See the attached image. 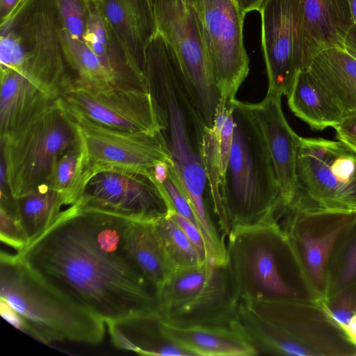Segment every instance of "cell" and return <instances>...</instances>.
Returning <instances> with one entry per match:
<instances>
[{"label":"cell","mask_w":356,"mask_h":356,"mask_svg":"<svg viewBox=\"0 0 356 356\" xmlns=\"http://www.w3.org/2000/svg\"><path fill=\"white\" fill-rule=\"evenodd\" d=\"M144 72L173 167L187 194L201 196L207 189L202 159L207 126L176 51L159 31L146 49Z\"/></svg>","instance_id":"obj_2"},{"label":"cell","mask_w":356,"mask_h":356,"mask_svg":"<svg viewBox=\"0 0 356 356\" xmlns=\"http://www.w3.org/2000/svg\"><path fill=\"white\" fill-rule=\"evenodd\" d=\"M234 130L221 200L229 232L277 222L279 184L265 140L247 103L233 99Z\"/></svg>","instance_id":"obj_3"},{"label":"cell","mask_w":356,"mask_h":356,"mask_svg":"<svg viewBox=\"0 0 356 356\" xmlns=\"http://www.w3.org/2000/svg\"><path fill=\"white\" fill-rule=\"evenodd\" d=\"M61 25L72 36L83 40L86 29V0H55Z\"/></svg>","instance_id":"obj_34"},{"label":"cell","mask_w":356,"mask_h":356,"mask_svg":"<svg viewBox=\"0 0 356 356\" xmlns=\"http://www.w3.org/2000/svg\"><path fill=\"white\" fill-rule=\"evenodd\" d=\"M297 178L296 195L282 215L356 213V155L339 141L300 137Z\"/></svg>","instance_id":"obj_9"},{"label":"cell","mask_w":356,"mask_h":356,"mask_svg":"<svg viewBox=\"0 0 356 356\" xmlns=\"http://www.w3.org/2000/svg\"><path fill=\"white\" fill-rule=\"evenodd\" d=\"M281 95L267 93L259 103H247L249 111L265 140L275 170L280 193L277 216L291 204L298 191L297 156L299 136L286 121Z\"/></svg>","instance_id":"obj_18"},{"label":"cell","mask_w":356,"mask_h":356,"mask_svg":"<svg viewBox=\"0 0 356 356\" xmlns=\"http://www.w3.org/2000/svg\"><path fill=\"white\" fill-rule=\"evenodd\" d=\"M162 185L173 211L191 220L200 229L196 215L187 197L182 181L173 165L170 167L168 176Z\"/></svg>","instance_id":"obj_35"},{"label":"cell","mask_w":356,"mask_h":356,"mask_svg":"<svg viewBox=\"0 0 356 356\" xmlns=\"http://www.w3.org/2000/svg\"><path fill=\"white\" fill-rule=\"evenodd\" d=\"M54 100L25 76L14 70H1V140L18 130Z\"/></svg>","instance_id":"obj_22"},{"label":"cell","mask_w":356,"mask_h":356,"mask_svg":"<svg viewBox=\"0 0 356 356\" xmlns=\"http://www.w3.org/2000/svg\"><path fill=\"white\" fill-rule=\"evenodd\" d=\"M163 334L192 355L252 356L255 350L236 328L210 325L175 326L161 321Z\"/></svg>","instance_id":"obj_21"},{"label":"cell","mask_w":356,"mask_h":356,"mask_svg":"<svg viewBox=\"0 0 356 356\" xmlns=\"http://www.w3.org/2000/svg\"><path fill=\"white\" fill-rule=\"evenodd\" d=\"M154 225L175 270L206 262L170 212L154 222Z\"/></svg>","instance_id":"obj_32"},{"label":"cell","mask_w":356,"mask_h":356,"mask_svg":"<svg viewBox=\"0 0 356 356\" xmlns=\"http://www.w3.org/2000/svg\"><path fill=\"white\" fill-rule=\"evenodd\" d=\"M159 312L105 322L113 344L140 355L188 356L192 354L168 339L161 328Z\"/></svg>","instance_id":"obj_23"},{"label":"cell","mask_w":356,"mask_h":356,"mask_svg":"<svg viewBox=\"0 0 356 356\" xmlns=\"http://www.w3.org/2000/svg\"><path fill=\"white\" fill-rule=\"evenodd\" d=\"M170 214L182 229L186 237L197 249L202 258L207 262V248L203 235L197 225L175 211Z\"/></svg>","instance_id":"obj_37"},{"label":"cell","mask_w":356,"mask_h":356,"mask_svg":"<svg viewBox=\"0 0 356 356\" xmlns=\"http://www.w3.org/2000/svg\"><path fill=\"white\" fill-rule=\"evenodd\" d=\"M63 205V196L47 184L16 199L18 219L29 243L54 223Z\"/></svg>","instance_id":"obj_28"},{"label":"cell","mask_w":356,"mask_h":356,"mask_svg":"<svg viewBox=\"0 0 356 356\" xmlns=\"http://www.w3.org/2000/svg\"><path fill=\"white\" fill-rule=\"evenodd\" d=\"M80 143L76 124L60 98L1 140L5 179L15 200L46 184L57 159Z\"/></svg>","instance_id":"obj_7"},{"label":"cell","mask_w":356,"mask_h":356,"mask_svg":"<svg viewBox=\"0 0 356 356\" xmlns=\"http://www.w3.org/2000/svg\"><path fill=\"white\" fill-rule=\"evenodd\" d=\"M124 242L134 261L158 291L175 269L154 222L133 220L125 232Z\"/></svg>","instance_id":"obj_27"},{"label":"cell","mask_w":356,"mask_h":356,"mask_svg":"<svg viewBox=\"0 0 356 356\" xmlns=\"http://www.w3.org/2000/svg\"><path fill=\"white\" fill-rule=\"evenodd\" d=\"M291 111L315 130L334 127L343 112L307 70L296 74L286 95Z\"/></svg>","instance_id":"obj_26"},{"label":"cell","mask_w":356,"mask_h":356,"mask_svg":"<svg viewBox=\"0 0 356 356\" xmlns=\"http://www.w3.org/2000/svg\"><path fill=\"white\" fill-rule=\"evenodd\" d=\"M133 72L146 81V49L157 30L151 0H98Z\"/></svg>","instance_id":"obj_19"},{"label":"cell","mask_w":356,"mask_h":356,"mask_svg":"<svg viewBox=\"0 0 356 356\" xmlns=\"http://www.w3.org/2000/svg\"><path fill=\"white\" fill-rule=\"evenodd\" d=\"M60 38L67 64L79 83L96 88L115 86L111 75L84 40L74 38L63 26Z\"/></svg>","instance_id":"obj_29"},{"label":"cell","mask_w":356,"mask_h":356,"mask_svg":"<svg viewBox=\"0 0 356 356\" xmlns=\"http://www.w3.org/2000/svg\"><path fill=\"white\" fill-rule=\"evenodd\" d=\"M0 313L8 323L22 332H24V323L19 314L6 301L0 299Z\"/></svg>","instance_id":"obj_39"},{"label":"cell","mask_w":356,"mask_h":356,"mask_svg":"<svg viewBox=\"0 0 356 356\" xmlns=\"http://www.w3.org/2000/svg\"><path fill=\"white\" fill-rule=\"evenodd\" d=\"M158 31L172 44L206 125L211 127L220 96L206 56L196 13L186 0H152Z\"/></svg>","instance_id":"obj_14"},{"label":"cell","mask_w":356,"mask_h":356,"mask_svg":"<svg viewBox=\"0 0 356 356\" xmlns=\"http://www.w3.org/2000/svg\"><path fill=\"white\" fill-rule=\"evenodd\" d=\"M21 0H0L1 20L5 19Z\"/></svg>","instance_id":"obj_42"},{"label":"cell","mask_w":356,"mask_h":356,"mask_svg":"<svg viewBox=\"0 0 356 356\" xmlns=\"http://www.w3.org/2000/svg\"><path fill=\"white\" fill-rule=\"evenodd\" d=\"M86 29L84 42L99 57L113 77L115 86L148 89L147 82L131 69L124 50L105 19L98 0H86Z\"/></svg>","instance_id":"obj_24"},{"label":"cell","mask_w":356,"mask_h":356,"mask_svg":"<svg viewBox=\"0 0 356 356\" xmlns=\"http://www.w3.org/2000/svg\"><path fill=\"white\" fill-rule=\"evenodd\" d=\"M58 98L71 109L110 128L147 134L162 129L149 89L117 86L96 88L74 78Z\"/></svg>","instance_id":"obj_17"},{"label":"cell","mask_w":356,"mask_h":356,"mask_svg":"<svg viewBox=\"0 0 356 356\" xmlns=\"http://www.w3.org/2000/svg\"><path fill=\"white\" fill-rule=\"evenodd\" d=\"M186 1L191 3L193 0H186Z\"/></svg>","instance_id":"obj_44"},{"label":"cell","mask_w":356,"mask_h":356,"mask_svg":"<svg viewBox=\"0 0 356 356\" xmlns=\"http://www.w3.org/2000/svg\"><path fill=\"white\" fill-rule=\"evenodd\" d=\"M76 202L140 221L155 222L173 211L164 187L151 172L121 168L93 171Z\"/></svg>","instance_id":"obj_12"},{"label":"cell","mask_w":356,"mask_h":356,"mask_svg":"<svg viewBox=\"0 0 356 356\" xmlns=\"http://www.w3.org/2000/svg\"><path fill=\"white\" fill-rule=\"evenodd\" d=\"M261 41L267 93L287 95L298 71L307 70L309 56L301 0H265L260 10Z\"/></svg>","instance_id":"obj_13"},{"label":"cell","mask_w":356,"mask_h":356,"mask_svg":"<svg viewBox=\"0 0 356 356\" xmlns=\"http://www.w3.org/2000/svg\"><path fill=\"white\" fill-rule=\"evenodd\" d=\"M88 165L80 143L63 153L56 161L47 184L59 193L65 205L79 198L88 177Z\"/></svg>","instance_id":"obj_30"},{"label":"cell","mask_w":356,"mask_h":356,"mask_svg":"<svg viewBox=\"0 0 356 356\" xmlns=\"http://www.w3.org/2000/svg\"><path fill=\"white\" fill-rule=\"evenodd\" d=\"M0 239L17 252L29 243L18 218L2 207L0 208Z\"/></svg>","instance_id":"obj_36"},{"label":"cell","mask_w":356,"mask_h":356,"mask_svg":"<svg viewBox=\"0 0 356 356\" xmlns=\"http://www.w3.org/2000/svg\"><path fill=\"white\" fill-rule=\"evenodd\" d=\"M227 236V263L240 301L308 297L288 238L277 222L236 227Z\"/></svg>","instance_id":"obj_6"},{"label":"cell","mask_w":356,"mask_h":356,"mask_svg":"<svg viewBox=\"0 0 356 356\" xmlns=\"http://www.w3.org/2000/svg\"><path fill=\"white\" fill-rule=\"evenodd\" d=\"M301 2L311 63L323 49L332 47L344 49L345 38L354 24L347 0H301Z\"/></svg>","instance_id":"obj_20"},{"label":"cell","mask_w":356,"mask_h":356,"mask_svg":"<svg viewBox=\"0 0 356 356\" xmlns=\"http://www.w3.org/2000/svg\"><path fill=\"white\" fill-rule=\"evenodd\" d=\"M244 15L253 10L259 11L265 0H236Z\"/></svg>","instance_id":"obj_41"},{"label":"cell","mask_w":356,"mask_h":356,"mask_svg":"<svg viewBox=\"0 0 356 356\" xmlns=\"http://www.w3.org/2000/svg\"><path fill=\"white\" fill-rule=\"evenodd\" d=\"M132 220L75 202L17 254L47 284L104 322L159 312L156 287L126 248Z\"/></svg>","instance_id":"obj_1"},{"label":"cell","mask_w":356,"mask_h":356,"mask_svg":"<svg viewBox=\"0 0 356 356\" xmlns=\"http://www.w3.org/2000/svg\"><path fill=\"white\" fill-rule=\"evenodd\" d=\"M334 128L337 140L356 155V110L344 115Z\"/></svg>","instance_id":"obj_38"},{"label":"cell","mask_w":356,"mask_h":356,"mask_svg":"<svg viewBox=\"0 0 356 356\" xmlns=\"http://www.w3.org/2000/svg\"><path fill=\"white\" fill-rule=\"evenodd\" d=\"M55 0H21L1 20V70L29 78L53 99L74 79L64 56Z\"/></svg>","instance_id":"obj_5"},{"label":"cell","mask_w":356,"mask_h":356,"mask_svg":"<svg viewBox=\"0 0 356 356\" xmlns=\"http://www.w3.org/2000/svg\"><path fill=\"white\" fill-rule=\"evenodd\" d=\"M344 50L356 59V24L348 32L343 44Z\"/></svg>","instance_id":"obj_40"},{"label":"cell","mask_w":356,"mask_h":356,"mask_svg":"<svg viewBox=\"0 0 356 356\" xmlns=\"http://www.w3.org/2000/svg\"><path fill=\"white\" fill-rule=\"evenodd\" d=\"M0 299L20 316L25 333L49 344L102 342L105 322L37 276L17 254L1 251Z\"/></svg>","instance_id":"obj_4"},{"label":"cell","mask_w":356,"mask_h":356,"mask_svg":"<svg viewBox=\"0 0 356 356\" xmlns=\"http://www.w3.org/2000/svg\"><path fill=\"white\" fill-rule=\"evenodd\" d=\"M191 4L220 99H235L249 73V58L243 41L245 15L236 0H193Z\"/></svg>","instance_id":"obj_10"},{"label":"cell","mask_w":356,"mask_h":356,"mask_svg":"<svg viewBox=\"0 0 356 356\" xmlns=\"http://www.w3.org/2000/svg\"><path fill=\"white\" fill-rule=\"evenodd\" d=\"M307 70L321 85L343 115L356 110V59L344 49L321 51Z\"/></svg>","instance_id":"obj_25"},{"label":"cell","mask_w":356,"mask_h":356,"mask_svg":"<svg viewBox=\"0 0 356 356\" xmlns=\"http://www.w3.org/2000/svg\"><path fill=\"white\" fill-rule=\"evenodd\" d=\"M354 24H356V0H347Z\"/></svg>","instance_id":"obj_43"},{"label":"cell","mask_w":356,"mask_h":356,"mask_svg":"<svg viewBox=\"0 0 356 356\" xmlns=\"http://www.w3.org/2000/svg\"><path fill=\"white\" fill-rule=\"evenodd\" d=\"M152 1V0H151Z\"/></svg>","instance_id":"obj_45"},{"label":"cell","mask_w":356,"mask_h":356,"mask_svg":"<svg viewBox=\"0 0 356 356\" xmlns=\"http://www.w3.org/2000/svg\"><path fill=\"white\" fill-rule=\"evenodd\" d=\"M243 302L279 327L298 356L356 355V344L330 317L322 301L303 297Z\"/></svg>","instance_id":"obj_11"},{"label":"cell","mask_w":356,"mask_h":356,"mask_svg":"<svg viewBox=\"0 0 356 356\" xmlns=\"http://www.w3.org/2000/svg\"><path fill=\"white\" fill-rule=\"evenodd\" d=\"M322 302L330 317L344 330L356 314V282Z\"/></svg>","instance_id":"obj_33"},{"label":"cell","mask_w":356,"mask_h":356,"mask_svg":"<svg viewBox=\"0 0 356 356\" xmlns=\"http://www.w3.org/2000/svg\"><path fill=\"white\" fill-rule=\"evenodd\" d=\"M159 313L175 326L232 327L240 300L227 263L175 269L157 291Z\"/></svg>","instance_id":"obj_8"},{"label":"cell","mask_w":356,"mask_h":356,"mask_svg":"<svg viewBox=\"0 0 356 356\" xmlns=\"http://www.w3.org/2000/svg\"><path fill=\"white\" fill-rule=\"evenodd\" d=\"M356 213L304 214L289 211L277 221L285 233L307 296L323 301L333 248Z\"/></svg>","instance_id":"obj_15"},{"label":"cell","mask_w":356,"mask_h":356,"mask_svg":"<svg viewBox=\"0 0 356 356\" xmlns=\"http://www.w3.org/2000/svg\"><path fill=\"white\" fill-rule=\"evenodd\" d=\"M65 106L76 124L89 175L104 168H128L152 173L158 163L172 161L161 131L147 134L115 129L98 124Z\"/></svg>","instance_id":"obj_16"},{"label":"cell","mask_w":356,"mask_h":356,"mask_svg":"<svg viewBox=\"0 0 356 356\" xmlns=\"http://www.w3.org/2000/svg\"><path fill=\"white\" fill-rule=\"evenodd\" d=\"M355 282L356 217L339 236L330 254L325 299Z\"/></svg>","instance_id":"obj_31"}]
</instances>
